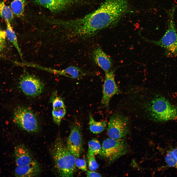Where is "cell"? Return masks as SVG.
<instances>
[{
  "label": "cell",
  "mask_w": 177,
  "mask_h": 177,
  "mask_svg": "<svg viewBox=\"0 0 177 177\" xmlns=\"http://www.w3.org/2000/svg\"><path fill=\"white\" fill-rule=\"evenodd\" d=\"M128 0H105L95 10L82 17L61 21L71 37L85 38L116 26L129 11Z\"/></svg>",
  "instance_id": "6da1fadb"
},
{
  "label": "cell",
  "mask_w": 177,
  "mask_h": 177,
  "mask_svg": "<svg viewBox=\"0 0 177 177\" xmlns=\"http://www.w3.org/2000/svg\"><path fill=\"white\" fill-rule=\"evenodd\" d=\"M51 153L55 170L59 176L73 177L76 168V158L60 137L56 140L51 149Z\"/></svg>",
  "instance_id": "7a4b0ae2"
},
{
  "label": "cell",
  "mask_w": 177,
  "mask_h": 177,
  "mask_svg": "<svg viewBox=\"0 0 177 177\" xmlns=\"http://www.w3.org/2000/svg\"><path fill=\"white\" fill-rule=\"evenodd\" d=\"M145 109L154 121L164 122L177 119V108L163 96L155 97L147 104Z\"/></svg>",
  "instance_id": "3957f363"
},
{
  "label": "cell",
  "mask_w": 177,
  "mask_h": 177,
  "mask_svg": "<svg viewBox=\"0 0 177 177\" xmlns=\"http://www.w3.org/2000/svg\"><path fill=\"white\" fill-rule=\"evenodd\" d=\"M129 150L128 144L124 138L115 139L109 138L103 142L99 155L111 162L126 154Z\"/></svg>",
  "instance_id": "277c9868"
},
{
  "label": "cell",
  "mask_w": 177,
  "mask_h": 177,
  "mask_svg": "<svg viewBox=\"0 0 177 177\" xmlns=\"http://www.w3.org/2000/svg\"><path fill=\"white\" fill-rule=\"evenodd\" d=\"M176 8L173 7L169 14L168 28L163 37L157 41L152 40L143 37L145 41L164 49L170 55H176L177 52V33L174 20Z\"/></svg>",
  "instance_id": "5b68a950"
},
{
  "label": "cell",
  "mask_w": 177,
  "mask_h": 177,
  "mask_svg": "<svg viewBox=\"0 0 177 177\" xmlns=\"http://www.w3.org/2000/svg\"><path fill=\"white\" fill-rule=\"evenodd\" d=\"M13 121L20 128L28 132L36 133L39 130L38 121L35 115L26 107L20 106L15 108Z\"/></svg>",
  "instance_id": "8992f818"
},
{
  "label": "cell",
  "mask_w": 177,
  "mask_h": 177,
  "mask_svg": "<svg viewBox=\"0 0 177 177\" xmlns=\"http://www.w3.org/2000/svg\"><path fill=\"white\" fill-rule=\"evenodd\" d=\"M107 128L108 136L114 139L124 138L129 133L128 120L124 116L117 113L110 117Z\"/></svg>",
  "instance_id": "52a82bcc"
},
{
  "label": "cell",
  "mask_w": 177,
  "mask_h": 177,
  "mask_svg": "<svg viewBox=\"0 0 177 177\" xmlns=\"http://www.w3.org/2000/svg\"><path fill=\"white\" fill-rule=\"evenodd\" d=\"M19 86L24 94L31 97L39 95L44 88V85L40 79L29 74H24L20 77Z\"/></svg>",
  "instance_id": "ba28073f"
},
{
  "label": "cell",
  "mask_w": 177,
  "mask_h": 177,
  "mask_svg": "<svg viewBox=\"0 0 177 177\" xmlns=\"http://www.w3.org/2000/svg\"><path fill=\"white\" fill-rule=\"evenodd\" d=\"M66 146L75 156L79 158L83 151L81 127L77 122L73 123L67 139Z\"/></svg>",
  "instance_id": "9c48e42d"
},
{
  "label": "cell",
  "mask_w": 177,
  "mask_h": 177,
  "mask_svg": "<svg viewBox=\"0 0 177 177\" xmlns=\"http://www.w3.org/2000/svg\"><path fill=\"white\" fill-rule=\"evenodd\" d=\"M105 78L101 103L105 107H108L111 98L119 92V90L115 80L114 70L105 73Z\"/></svg>",
  "instance_id": "30bf717a"
},
{
  "label": "cell",
  "mask_w": 177,
  "mask_h": 177,
  "mask_svg": "<svg viewBox=\"0 0 177 177\" xmlns=\"http://www.w3.org/2000/svg\"><path fill=\"white\" fill-rule=\"evenodd\" d=\"M14 151L16 166H23L36 160L28 148L23 145L16 146Z\"/></svg>",
  "instance_id": "8fae6325"
},
{
  "label": "cell",
  "mask_w": 177,
  "mask_h": 177,
  "mask_svg": "<svg viewBox=\"0 0 177 177\" xmlns=\"http://www.w3.org/2000/svg\"><path fill=\"white\" fill-rule=\"evenodd\" d=\"M39 5L53 12L61 11L71 6L75 0H34Z\"/></svg>",
  "instance_id": "7c38bea8"
},
{
  "label": "cell",
  "mask_w": 177,
  "mask_h": 177,
  "mask_svg": "<svg viewBox=\"0 0 177 177\" xmlns=\"http://www.w3.org/2000/svg\"><path fill=\"white\" fill-rule=\"evenodd\" d=\"M38 68L55 74L64 76L70 78L76 79L85 75V73L78 67L71 66L61 70H59L42 67L39 65Z\"/></svg>",
  "instance_id": "4fadbf2b"
},
{
  "label": "cell",
  "mask_w": 177,
  "mask_h": 177,
  "mask_svg": "<svg viewBox=\"0 0 177 177\" xmlns=\"http://www.w3.org/2000/svg\"><path fill=\"white\" fill-rule=\"evenodd\" d=\"M92 57L95 63L105 73L110 70L112 65L111 59L101 48L98 47L94 50Z\"/></svg>",
  "instance_id": "5bb4252c"
},
{
  "label": "cell",
  "mask_w": 177,
  "mask_h": 177,
  "mask_svg": "<svg viewBox=\"0 0 177 177\" xmlns=\"http://www.w3.org/2000/svg\"><path fill=\"white\" fill-rule=\"evenodd\" d=\"M40 171L39 164L36 160L23 166H16L15 174L17 177H33L38 175Z\"/></svg>",
  "instance_id": "9a60e30c"
},
{
  "label": "cell",
  "mask_w": 177,
  "mask_h": 177,
  "mask_svg": "<svg viewBox=\"0 0 177 177\" xmlns=\"http://www.w3.org/2000/svg\"><path fill=\"white\" fill-rule=\"evenodd\" d=\"M6 25L5 31L6 37L12 44L18 52L21 58L22 59V55L19 48L16 35L8 21H5Z\"/></svg>",
  "instance_id": "2e32d148"
},
{
  "label": "cell",
  "mask_w": 177,
  "mask_h": 177,
  "mask_svg": "<svg viewBox=\"0 0 177 177\" xmlns=\"http://www.w3.org/2000/svg\"><path fill=\"white\" fill-rule=\"evenodd\" d=\"M89 129L93 133L97 134L100 133L107 127V123L105 120L96 121L90 114L89 115Z\"/></svg>",
  "instance_id": "e0dca14e"
},
{
  "label": "cell",
  "mask_w": 177,
  "mask_h": 177,
  "mask_svg": "<svg viewBox=\"0 0 177 177\" xmlns=\"http://www.w3.org/2000/svg\"><path fill=\"white\" fill-rule=\"evenodd\" d=\"M26 0H13L11 3V8L13 14L17 17H21L23 15Z\"/></svg>",
  "instance_id": "ac0fdd59"
},
{
  "label": "cell",
  "mask_w": 177,
  "mask_h": 177,
  "mask_svg": "<svg viewBox=\"0 0 177 177\" xmlns=\"http://www.w3.org/2000/svg\"><path fill=\"white\" fill-rule=\"evenodd\" d=\"M0 17L5 21L12 22L14 19L13 13L11 8L4 1H0Z\"/></svg>",
  "instance_id": "d6986e66"
},
{
  "label": "cell",
  "mask_w": 177,
  "mask_h": 177,
  "mask_svg": "<svg viewBox=\"0 0 177 177\" xmlns=\"http://www.w3.org/2000/svg\"><path fill=\"white\" fill-rule=\"evenodd\" d=\"M88 154L95 155L99 154L101 149V146L99 141L94 138L89 141L88 143Z\"/></svg>",
  "instance_id": "ffe728a7"
},
{
  "label": "cell",
  "mask_w": 177,
  "mask_h": 177,
  "mask_svg": "<svg viewBox=\"0 0 177 177\" xmlns=\"http://www.w3.org/2000/svg\"><path fill=\"white\" fill-rule=\"evenodd\" d=\"M66 112L65 107L52 109V113L53 120L55 123L58 125L60 124L62 119L65 115Z\"/></svg>",
  "instance_id": "44dd1931"
},
{
  "label": "cell",
  "mask_w": 177,
  "mask_h": 177,
  "mask_svg": "<svg viewBox=\"0 0 177 177\" xmlns=\"http://www.w3.org/2000/svg\"><path fill=\"white\" fill-rule=\"evenodd\" d=\"M88 167L90 170L95 171L98 168L99 165L97 162L95 155L87 154Z\"/></svg>",
  "instance_id": "7402d4cb"
},
{
  "label": "cell",
  "mask_w": 177,
  "mask_h": 177,
  "mask_svg": "<svg viewBox=\"0 0 177 177\" xmlns=\"http://www.w3.org/2000/svg\"><path fill=\"white\" fill-rule=\"evenodd\" d=\"M165 162L168 166L170 167H176V163L171 151L167 153L165 156Z\"/></svg>",
  "instance_id": "603a6c76"
},
{
  "label": "cell",
  "mask_w": 177,
  "mask_h": 177,
  "mask_svg": "<svg viewBox=\"0 0 177 177\" xmlns=\"http://www.w3.org/2000/svg\"><path fill=\"white\" fill-rule=\"evenodd\" d=\"M75 164L76 166L79 169L84 171H87V164L85 159H80L78 157L76 158Z\"/></svg>",
  "instance_id": "cb8c5ba5"
},
{
  "label": "cell",
  "mask_w": 177,
  "mask_h": 177,
  "mask_svg": "<svg viewBox=\"0 0 177 177\" xmlns=\"http://www.w3.org/2000/svg\"><path fill=\"white\" fill-rule=\"evenodd\" d=\"M6 37L5 31L0 29V51L4 49L5 44Z\"/></svg>",
  "instance_id": "d4e9b609"
},
{
  "label": "cell",
  "mask_w": 177,
  "mask_h": 177,
  "mask_svg": "<svg viewBox=\"0 0 177 177\" xmlns=\"http://www.w3.org/2000/svg\"><path fill=\"white\" fill-rule=\"evenodd\" d=\"M87 176L88 177H101L102 176L100 174L94 171L88 170L87 172Z\"/></svg>",
  "instance_id": "484cf974"
},
{
  "label": "cell",
  "mask_w": 177,
  "mask_h": 177,
  "mask_svg": "<svg viewBox=\"0 0 177 177\" xmlns=\"http://www.w3.org/2000/svg\"><path fill=\"white\" fill-rule=\"evenodd\" d=\"M174 159L176 163V168L177 169V148L171 151Z\"/></svg>",
  "instance_id": "4316f807"
},
{
  "label": "cell",
  "mask_w": 177,
  "mask_h": 177,
  "mask_svg": "<svg viewBox=\"0 0 177 177\" xmlns=\"http://www.w3.org/2000/svg\"><path fill=\"white\" fill-rule=\"evenodd\" d=\"M176 55H177V53H176Z\"/></svg>",
  "instance_id": "83f0119b"
},
{
  "label": "cell",
  "mask_w": 177,
  "mask_h": 177,
  "mask_svg": "<svg viewBox=\"0 0 177 177\" xmlns=\"http://www.w3.org/2000/svg\"><path fill=\"white\" fill-rule=\"evenodd\" d=\"M0 29H1V28H0Z\"/></svg>",
  "instance_id": "f1b7e54d"
}]
</instances>
